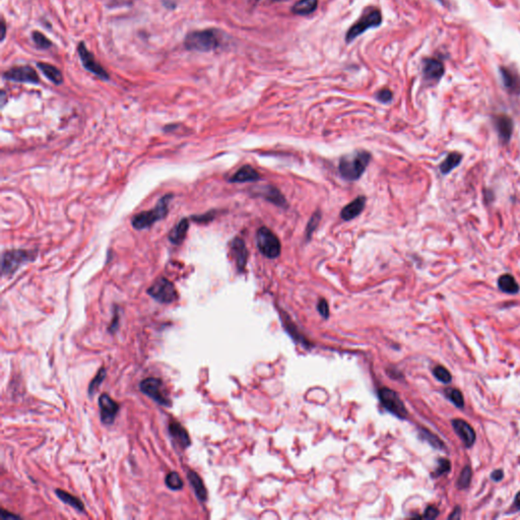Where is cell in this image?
Here are the masks:
<instances>
[{"label":"cell","instance_id":"obj_40","mask_svg":"<svg viewBox=\"0 0 520 520\" xmlns=\"http://www.w3.org/2000/svg\"><path fill=\"white\" fill-rule=\"evenodd\" d=\"M215 218H216V212H210V213H207V214L202 215V216L192 217V220L202 224V223H209V222L213 221Z\"/></svg>","mask_w":520,"mask_h":520},{"label":"cell","instance_id":"obj_1","mask_svg":"<svg viewBox=\"0 0 520 520\" xmlns=\"http://www.w3.org/2000/svg\"><path fill=\"white\" fill-rule=\"evenodd\" d=\"M220 34L218 31L213 29L191 32L184 40V46L187 50L198 52L215 50L220 46Z\"/></svg>","mask_w":520,"mask_h":520},{"label":"cell","instance_id":"obj_39","mask_svg":"<svg viewBox=\"0 0 520 520\" xmlns=\"http://www.w3.org/2000/svg\"><path fill=\"white\" fill-rule=\"evenodd\" d=\"M317 310L319 312V314L323 318H327L329 316V307H328L327 302L324 299L319 300V302L317 304Z\"/></svg>","mask_w":520,"mask_h":520},{"label":"cell","instance_id":"obj_8","mask_svg":"<svg viewBox=\"0 0 520 520\" xmlns=\"http://www.w3.org/2000/svg\"><path fill=\"white\" fill-rule=\"evenodd\" d=\"M382 23V16L381 13L377 10L371 11L367 15H365L363 18L360 19L359 22H357L346 34L345 40L346 42H352L354 39L359 37L365 31L371 28L379 27Z\"/></svg>","mask_w":520,"mask_h":520},{"label":"cell","instance_id":"obj_21","mask_svg":"<svg viewBox=\"0 0 520 520\" xmlns=\"http://www.w3.org/2000/svg\"><path fill=\"white\" fill-rule=\"evenodd\" d=\"M189 229V221L187 219H182L174 228L170 231L169 240L171 243L179 245L185 240L187 232Z\"/></svg>","mask_w":520,"mask_h":520},{"label":"cell","instance_id":"obj_3","mask_svg":"<svg viewBox=\"0 0 520 520\" xmlns=\"http://www.w3.org/2000/svg\"><path fill=\"white\" fill-rule=\"evenodd\" d=\"M172 198L173 194H166L159 200L155 209L136 214L131 220L132 227L135 230L141 231L148 229L157 222L165 219L169 213V203Z\"/></svg>","mask_w":520,"mask_h":520},{"label":"cell","instance_id":"obj_22","mask_svg":"<svg viewBox=\"0 0 520 520\" xmlns=\"http://www.w3.org/2000/svg\"><path fill=\"white\" fill-rule=\"evenodd\" d=\"M37 66L43 75L54 85H61L63 83V76L57 67L44 62H38Z\"/></svg>","mask_w":520,"mask_h":520},{"label":"cell","instance_id":"obj_15","mask_svg":"<svg viewBox=\"0 0 520 520\" xmlns=\"http://www.w3.org/2000/svg\"><path fill=\"white\" fill-rule=\"evenodd\" d=\"M366 204V197L365 196H359L349 204H346L341 213L340 217L344 221H351L355 218H357L364 210Z\"/></svg>","mask_w":520,"mask_h":520},{"label":"cell","instance_id":"obj_7","mask_svg":"<svg viewBox=\"0 0 520 520\" xmlns=\"http://www.w3.org/2000/svg\"><path fill=\"white\" fill-rule=\"evenodd\" d=\"M380 402L382 405L395 417L399 419H405L407 415V410L404 406V403L400 399L399 395L392 389L388 387L381 388L378 392Z\"/></svg>","mask_w":520,"mask_h":520},{"label":"cell","instance_id":"obj_23","mask_svg":"<svg viewBox=\"0 0 520 520\" xmlns=\"http://www.w3.org/2000/svg\"><path fill=\"white\" fill-rule=\"evenodd\" d=\"M187 476H188V479H189V481L191 483V486H192V488H193L197 498L200 501H202V502L205 501L206 498H207V492H206V489L204 487L203 481L200 478V476L196 472H194L192 470L188 471Z\"/></svg>","mask_w":520,"mask_h":520},{"label":"cell","instance_id":"obj_24","mask_svg":"<svg viewBox=\"0 0 520 520\" xmlns=\"http://www.w3.org/2000/svg\"><path fill=\"white\" fill-rule=\"evenodd\" d=\"M260 193L266 200L272 202L273 204H275L277 206H281V207L287 206V201L279 189H276L272 186H267V187H264V189L262 191H260Z\"/></svg>","mask_w":520,"mask_h":520},{"label":"cell","instance_id":"obj_38","mask_svg":"<svg viewBox=\"0 0 520 520\" xmlns=\"http://www.w3.org/2000/svg\"><path fill=\"white\" fill-rule=\"evenodd\" d=\"M376 98L378 101L382 102V103H388L392 100V93L390 90L388 89H382L381 91H379L376 95Z\"/></svg>","mask_w":520,"mask_h":520},{"label":"cell","instance_id":"obj_41","mask_svg":"<svg viewBox=\"0 0 520 520\" xmlns=\"http://www.w3.org/2000/svg\"><path fill=\"white\" fill-rule=\"evenodd\" d=\"M438 515H439V510L435 506H429L426 509L425 514H424L423 517L429 518V519H435Z\"/></svg>","mask_w":520,"mask_h":520},{"label":"cell","instance_id":"obj_25","mask_svg":"<svg viewBox=\"0 0 520 520\" xmlns=\"http://www.w3.org/2000/svg\"><path fill=\"white\" fill-rule=\"evenodd\" d=\"M499 289L506 294H517L520 290L519 285L511 274H503L498 280Z\"/></svg>","mask_w":520,"mask_h":520},{"label":"cell","instance_id":"obj_31","mask_svg":"<svg viewBox=\"0 0 520 520\" xmlns=\"http://www.w3.org/2000/svg\"><path fill=\"white\" fill-rule=\"evenodd\" d=\"M320 220H321V213L319 211L315 212L313 215H312L310 221L308 222L307 228H306V238H307V241H309L311 239V236H312V234H313V232L316 230V228L318 227Z\"/></svg>","mask_w":520,"mask_h":520},{"label":"cell","instance_id":"obj_45","mask_svg":"<svg viewBox=\"0 0 520 520\" xmlns=\"http://www.w3.org/2000/svg\"><path fill=\"white\" fill-rule=\"evenodd\" d=\"M2 28H3V31H2L3 32V38H2V40H4L5 37H6V24H5L4 21H3V24H2Z\"/></svg>","mask_w":520,"mask_h":520},{"label":"cell","instance_id":"obj_42","mask_svg":"<svg viewBox=\"0 0 520 520\" xmlns=\"http://www.w3.org/2000/svg\"><path fill=\"white\" fill-rule=\"evenodd\" d=\"M503 476H504V472H503V470H501V469L494 470V471L492 472V474H491L492 479L495 480V481H500V480L503 478Z\"/></svg>","mask_w":520,"mask_h":520},{"label":"cell","instance_id":"obj_32","mask_svg":"<svg viewBox=\"0 0 520 520\" xmlns=\"http://www.w3.org/2000/svg\"><path fill=\"white\" fill-rule=\"evenodd\" d=\"M471 476H472L471 468H470L468 465H466V466L462 469V471H461V473H460V475H459V478H458V480H457V488H458L459 490L466 489V488L469 486L470 480H471Z\"/></svg>","mask_w":520,"mask_h":520},{"label":"cell","instance_id":"obj_2","mask_svg":"<svg viewBox=\"0 0 520 520\" xmlns=\"http://www.w3.org/2000/svg\"><path fill=\"white\" fill-rule=\"evenodd\" d=\"M370 160L371 155L368 152H358L342 157L338 165L340 175L348 181L358 180L364 174Z\"/></svg>","mask_w":520,"mask_h":520},{"label":"cell","instance_id":"obj_33","mask_svg":"<svg viewBox=\"0 0 520 520\" xmlns=\"http://www.w3.org/2000/svg\"><path fill=\"white\" fill-rule=\"evenodd\" d=\"M105 377H106V370H105V368H101L99 370V372L97 373V375L95 376V378L92 380V382L89 386V393L91 395H93L97 391V389L100 387V385L102 384Z\"/></svg>","mask_w":520,"mask_h":520},{"label":"cell","instance_id":"obj_12","mask_svg":"<svg viewBox=\"0 0 520 520\" xmlns=\"http://www.w3.org/2000/svg\"><path fill=\"white\" fill-rule=\"evenodd\" d=\"M99 405L102 422L106 425L113 424L119 411V404L108 394H102L99 398Z\"/></svg>","mask_w":520,"mask_h":520},{"label":"cell","instance_id":"obj_13","mask_svg":"<svg viewBox=\"0 0 520 520\" xmlns=\"http://www.w3.org/2000/svg\"><path fill=\"white\" fill-rule=\"evenodd\" d=\"M451 425H452L455 433L457 434V436L463 442L464 446L466 448H470L475 441V433H474L473 429L471 428V426L468 423H466L465 421L460 420V419L452 420Z\"/></svg>","mask_w":520,"mask_h":520},{"label":"cell","instance_id":"obj_11","mask_svg":"<svg viewBox=\"0 0 520 520\" xmlns=\"http://www.w3.org/2000/svg\"><path fill=\"white\" fill-rule=\"evenodd\" d=\"M4 78L6 80L16 82V83H26V84H34L38 85L40 80L35 72V69L31 66H18L13 67L10 71L6 72Z\"/></svg>","mask_w":520,"mask_h":520},{"label":"cell","instance_id":"obj_35","mask_svg":"<svg viewBox=\"0 0 520 520\" xmlns=\"http://www.w3.org/2000/svg\"><path fill=\"white\" fill-rule=\"evenodd\" d=\"M32 38L34 40V43L41 49H48L49 47H51L50 40L46 38V36H44L40 32H34L32 34Z\"/></svg>","mask_w":520,"mask_h":520},{"label":"cell","instance_id":"obj_19","mask_svg":"<svg viewBox=\"0 0 520 520\" xmlns=\"http://www.w3.org/2000/svg\"><path fill=\"white\" fill-rule=\"evenodd\" d=\"M260 179L258 172L253 169L251 166L246 165L243 166L240 170H238L233 177L230 179V182L233 183H243V182H253Z\"/></svg>","mask_w":520,"mask_h":520},{"label":"cell","instance_id":"obj_14","mask_svg":"<svg viewBox=\"0 0 520 520\" xmlns=\"http://www.w3.org/2000/svg\"><path fill=\"white\" fill-rule=\"evenodd\" d=\"M231 252L236 261V266L239 271H243L248 258V251L244 241L241 238H235L231 243Z\"/></svg>","mask_w":520,"mask_h":520},{"label":"cell","instance_id":"obj_26","mask_svg":"<svg viewBox=\"0 0 520 520\" xmlns=\"http://www.w3.org/2000/svg\"><path fill=\"white\" fill-rule=\"evenodd\" d=\"M461 160L462 156L459 153H450L443 161V163L440 165V171L442 174L446 175L448 173L451 172L461 163Z\"/></svg>","mask_w":520,"mask_h":520},{"label":"cell","instance_id":"obj_44","mask_svg":"<svg viewBox=\"0 0 520 520\" xmlns=\"http://www.w3.org/2000/svg\"><path fill=\"white\" fill-rule=\"evenodd\" d=\"M2 516H3V518H4V519H9V518L17 519V518H19V516H18V515H14V514H12V513H9L8 511H5V510H3Z\"/></svg>","mask_w":520,"mask_h":520},{"label":"cell","instance_id":"obj_20","mask_svg":"<svg viewBox=\"0 0 520 520\" xmlns=\"http://www.w3.org/2000/svg\"><path fill=\"white\" fill-rule=\"evenodd\" d=\"M169 432L173 439H174L182 448H186L190 445V437L186 429L180 423H170Z\"/></svg>","mask_w":520,"mask_h":520},{"label":"cell","instance_id":"obj_34","mask_svg":"<svg viewBox=\"0 0 520 520\" xmlns=\"http://www.w3.org/2000/svg\"><path fill=\"white\" fill-rule=\"evenodd\" d=\"M433 374L439 381H441L442 383L447 384V383L451 382V380H452L451 374H450V372L446 368H444L442 366L435 367L433 370Z\"/></svg>","mask_w":520,"mask_h":520},{"label":"cell","instance_id":"obj_29","mask_svg":"<svg viewBox=\"0 0 520 520\" xmlns=\"http://www.w3.org/2000/svg\"><path fill=\"white\" fill-rule=\"evenodd\" d=\"M445 396L451 401L458 408H462L464 406V399L462 393L455 388H447L444 391Z\"/></svg>","mask_w":520,"mask_h":520},{"label":"cell","instance_id":"obj_17","mask_svg":"<svg viewBox=\"0 0 520 520\" xmlns=\"http://www.w3.org/2000/svg\"><path fill=\"white\" fill-rule=\"evenodd\" d=\"M501 78L504 84V87L512 94L519 95L520 94V77L514 73L512 69L507 67H501L500 69Z\"/></svg>","mask_w":520,"mask_h":520},{"label":"cell","instance_id":"obj_18","mask_svg":"<svg viewBox=\"0 0 520 520\" xmlns=\"http://www.w3.org/2000/svg\"><path fill=\"white\" fill-rule=\"evenodd\" d=\"M423 72L427 80L439 81L444 74V66L439 60L429 58L424 61Z\"/></svg>","mask_w":520,"mask_h":520},{"label":"cell","instance_id":"obj_4","mask_svg":"<svg viewBox=\"0 0 520 520\" xmlns=\"http://www.w3.org/2000/svg\"><path fill=\"white\" fill-rule=\"evenodd\" d=\"M37 250H24L14 249L9 250L3 254L2 270L4 275L14 274L22 265L31 262L37 257Z\"/></svg>","mask_w":520,"mask_h":520},{"label":"cell","instance_id":"obj_5","mask_svg":"<svg viewBox=\"0 0 520 520\" xmlns=\"http://www.w3.org/2000/svg\"><path fill=\"white\" fill-rule=\"evenodd\" d=\"M256 244L261 254L267 258L273 259L281 254L282 246L279 238L266 227L258 229L256 233Z\"/></svg>","mask_w":520,"mask_h":520},{"label":"cell","instance_id":"obj_10","mask_svg":"<svg viewBox=\"0 0 520 520\" xmlns=\"http://www.w3.org/2000/svg\"><path fill=\"white\" fill-rule=\"evenodd\" d=\"M78 52L81 58V61L84 65V67L89 71L90 73L94 74L98 78H100L103 81H108L109 75L108 73L102 67V65L95 59L94 55L87 49L84 42H81L78 46Z\"/></svg>","mask_w":520,"mask_h":520},{"label":"cell","instance_id":"obj_37","mask_svg":"<svg viewBox=\"0 0 520 520\" xmlns=\"http://www.w3.org/2000/svg\"><path fill=\"white\" fill-rule=\"evenodd\" d=\"M450 468H451V465H450V461L448 459H445V458H440L439 461H438V467L435 469V472H434V476H440L446 472H448L450 470Z\"/></svg>","mask_w":520,"mask_h":520},{"label":"cell","instance_id":"obj_36","mask_svg":"<svg viewBox=\"0 0 520 520\" xmlns=\"http://www.w3.org/2000/svg\"><path fill=\"white\" fill-rule=\"evenodd\" d=\"M421 434H422V438L427 440L435 448H440L441 449L442 447H444V444L441 442V440L439 438H437L436 436H434L433 434H431L430 432H428L427 430L421 431Z\"/></svg>","mask_w":520,"mask_h":520},{"label":"cell","instance_id":"obj_6","mask_svg":"<svg viewBox=\"0 0 520 520\" xmlns=\"http://www.w3.org/2000/svg\"><path fill=\"white\" fill-rule=\"evenodd\" d=\"M148 294L156 301L163 304H171L178 299L175 286L166 277H160L148 290Z\"/></svg>","mask_w":520,"mask_h":520},{"label":"cell","instance_id":"obj_16","mask_svg":"<svg viewBox=\"0 0 520 520\" xmlns=\"http://www.w3.org/2000/svg\"><path fill=\"white\" fill-rule=\"evenodd\" d=\"M494 122L500 140L503 143H508L513 131V121L511 118L506 115H500L495 118Z\"/></svg>","mask_w":520,"mask_h":520},{"label":"cell","instance_id":"obj_28","mask_svg":"<svg viewBox=\"0 0 520 520\" xmlns=\"http://www.w3.org/2000/svg\"><path fill=\"white\" fill-rule=\"evenodd\" d=\"M56 495L58 496V498L61 501H63L64 503L68 504L69 506L74 507L78 511H80V512L84 511V504H83V502L79 498H77L76 496H73V495H71V494L65 492V491H62V490H56Z\"/></svg>","mask_w":520,"mask_h":520},{"label":"cell","instance_id":"obj_9","mask_svg":"<svg viewBox=\"0 0 520 520\" xmlns=\"http://www.w3.org/2000/svg\"><path fill=\"white\" fill-rule=\"evenodd\" d=\"M141 390L162 405L169 406L171 404V401L169 400L165 391L162 380L158 378L151 377L145 379L141 383Z\"/></svg>","mask_w":520,"mask_h":520},{"label":"cell","instance_id":"obj_43","mask_svg":"<svg viewBox=\"0 0 520 520\" xmlns=\"http://www.w3.org/2000/svg\"><path fill=\"white\" fill-rule=\"evenodd\" d=\"M513 506H514V510L515 511L520 510V492L517 493V495H516V497L514 499V505Z\"/></svg>","mask_w":520,"mask_h":520},{"label":"cell","instance_id":"obj_27","mask_svg":"<svg viewBox=\"0 0 520 520\" xmlns=\"http://www.w3.org/2000/svg\"><path fill=\"white\" fill-rule=\"evenodd\" d=\"M317 6L318 0H300L293 7V13L299 16H307L315 12Z\"/></svg>","mask_w":520,"mask_h":520},{"label":"cell","instance_id":"obj_30","mask_svg":"<svg viewBox=\"0 0 520 520\" xmlns=\"http://www.w3.org/2000/svg\"><path fill=\"white\" fill-rule=\"evenodd\" d=\"M166 484L171 490H180L183 487V480L176 471H172L166 476Z\"/></svg>","mask_w":520,"mask_h":520}]
</instances>
